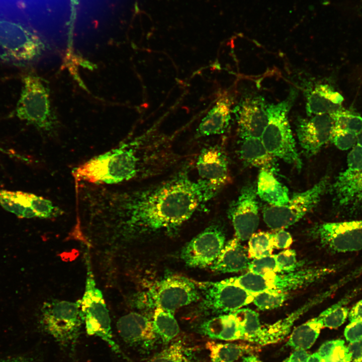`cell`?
Masks as SVG:
<instances>
[{
	"instance_id": "7bdbcfd3",
	"label": "cell",
	"mask_w": 362,
	"mask_h": 362,
	"mask_svg": "<svg viewBox=\"0 0 362 362\" xmlns=\"http://www.w3.org/2000/svg\"><path fill=\"white\" fill-rule=\"evenodd\" d=\"M347 348L351 355V362H362V338L350 342Z\"/></svg>"
},
{
	"instance_id": "7c38bea8",
	"label": "cell",
	"mask_w": 362,
	"mask_h": 362,
	"mask_svg": "<svg viewBox=\"0 0 362 362\" xmlns=\"http://www.w3.org/2000/svg\"><path fill=\"white\" fill-rule=\"evenodd\" d=\"M310 233L322 245L335 252L362 249V219L318 224Z\"/></svg>"
},
{
	"instance_id": "d6986e66",
	"label": "cell",
	"mask_w": 362,
	"mask_h": 362,
	"mask_svg": "<svg viewBox=\"0 0 362 362\" xmlns=\"http://www.w3.org/2000/svg\"><path fill=\"white\" fill-rule=\"evenodd\" d=\"M200 179L220 190L228 178V163L224 152L218 146L206 147L201 151L196 162Z\"/></svg>"
},
{
	"instance_id": "1f68e13d",
	"label": "cell",
	"mask_w": 362,
	"mask_h": 362,
	"mask_svg": "<svg viewBox=\"0 0 362 362\" xmlns=\"http://www.w3.org/2000/svg\"><path fill=\"white\" fill-rule=\"evenodd\" d=\"M345 301H339L322 312L318 317L324 327L337 328L345 322L348 317L349 310L344 306Z\"/></svg>"
},
{
	"instance_id": "d590c367",
	"label": "cell",
	"mask_w": 362,
	"mask_h": 362,
	"mask_svg": "<svg viewBox=\"0 0 362 362\" xmlns=\"http://www.w3.org/2000/svg\"><path fill=\"white\" fill-rule=\"evenodd\" d=\"M247 269L249 272L263 277L280 273L274 254L253 259Z\"/></svg>"
},
{
	"instance_id": "83f0119b",
	"label": "cell",
	"mask_w": 362,
	"mask_h": 362,
	"mask_svg": "<svg viewBox=\"0 0 362 362\" xmlns=\"http://www.w3.org/2000/svg\"><path fill=\"white\" fill-rule=\"evenodd\" d=\"M323 327L318 316L312 318L292 331L286 345L295 350H306L315 342Z\"/></svg>"
},
{
	"instance_id": "ab89813d",
	"label": "cell",
	"mask_w": 362,
	"mask_h": 362,
	"mask_svg": "<svg viewBox=\"0 0 362 362\" xmlns=\"http://www.w3.org/2000/svg\"><path fill=\"white\" fill-rule=\"evenodd\" d=\"M344 336L347 341L352 342L362 338V321L350 322L346 326Z\"/></svg>"
},
{
	"instance_id": "4316f807",
	"label": "cell",
	"mask_w": 362,
	"mask_h": 362,
	"mask_svg": "<svg viewBox=\"0 0 362 362\" xmlns=\"http://www.w3.org/2000/svg\"><path fill=\"white\" fill-rule=\"evenodd\" d=\"M211 362H234L244 354L252 353L258 347L243 343H220L208 341L205 344Z\"/></svg>"
},
{
	"instance_id": "8fae6325",
	"label": "cell",
	"mask_w": 362,
	"mask_h": 362,
	"mask_svg": "<svg viewBox=\"0 0 362 362\" xmlns=\"http://www.w3.org/2000/svg\"><path fill=\"white\" fill-rule=\"evenodd\" d=\"M202 293L201 308L213 313H228L252 303L254 295L242 288L227 282H204L197 283Z\"/></svg>"
},
{
	"instance_id": "5b68a950",
	"label": "cell",
	"mask_w": 362,
	"mask_h": 362,
	"mask_svg": "<svg viewBox=\"0 0 362 362\" xmlns=\"http://www.w3.org/2000/svg\"><path fill=\"white\" fill-rule=\"evenodd\" d=\"M22 80L23 87L16 107V116L40 130L53 131L56 121L47 82L32 72L23 75Z\"/></svg>"
},
{
	"instance_id": "d4e9b609",
	"label": "cell",
	"mask_w": 362,
	"mask_h": 362,
	"mask_svg": "<svg viewBox=\"0 0 362 362\" xmlns=\"http://www.w3.org/2000/svg\"><path fill=\"white\" fill-rule=\"evenodd\" d=\"M231 102L227 97L220 98L202 120L197 130L200 136H207L223 133L231 118Z\"/></svg>"
},
{
	"instance_id": "30bf717a",
	"label": "cell",
	"mask_w": 362,
	"mask_h": 362,
	"mask_svg": "<svg viewBox=\"0 0 362 362\" xmlns=\"http://www.w3.org/2000/svg\"><path fill=\"white\" fill-rule=\"evenodd\" d=\"M330 184V177L325 175L310 189L294 194L285 205L266 207L263 211L264 222L275 230L296 223L318 205Z\"/></svg>"
},
{
	"instance_id": "7402d4cb",
	"label": "cell",
	"mask_w": 362,
	"mask_h": 362,
	"mask_svg": "<svg viewBox=\"0 0 362 362\" xmlns=\"http://www.w3.org/2000/svg\"><path fill=\"white\" fill-rule=\"evenodd\" d=\"M200 330L212 339L229 341L243 339L241 326L235 311L205 321L201 324Z\"/></svg>"
},
{
	"instance_id": "7dc6e473",
	"label": "cell",
	"mask_w": 362,
	"mask_h": 362,
	"mask_svg": "<svg viewBox=\"0 0 362 362\" xmlns=\"http://www.w3.org/2000/svg\"><path fill=\"white\" fill-rule=\"evenodd\" d=\"M307 362H323V360L317 352H316L310 354Z\"/></svg>"
},
{
	"instance_id": "f35d334b",
	"label": "cell",
	"mask_w": 362,
	"mask_h": 362,
	"mask_svg": "<svg viewBox=\"0 0 362 362\" xmlns=\"http://www.w3.org/2000/svg\"><path fill=\"white\" fill-rule=\"evenodd\" d=\"M274 248L286 249L290 246L293 242L292 237L290 233L284 230L280 229L272 234Z\"/></svg>"
},
{
	"instance_id": "8d00e7d4",
	"label": "cell",
	"mask_w": 362,
	"mask_h": 362,
	"mask_svg": "<svg viewBox=\"0 0 362 362\" xmlns=\"http://www.w3.org/2000/svg\"><path fill=\"white\" fill-rule=\"evenodd\" d=\"M358 134L334 126L331 141L339 149L347 150L352 149L357 143Z\"/></svg>"
},
{
	"instance_id": "cb8c5ba5",
	"label": "cell",
	"mask_w": 362,
	"mask_h": 362,
	"mask_svg": "<svg viewBox=\"0 0 362 362\" xmlns=\"http://www.w3.org/2000/svg\"><path fill=\"white\" fill-rule=\"evenodd\" d=\"M239 154L241 160L246 164L273 173L278 172L276 158L268 152L260 138H242Z\"/></svg>"
},
{
	"instance_id": "c3c4849f",
	"label": "cell",
	"mask_w": 362,
	"mask_h": 362,
	"mask_svg": "<svg viewBox=\"0 0 362 362\" xmlns=\"http://www.w3.org/2000/svg\"><path fill=\"white\" fill-rule=\"evenodd\" d=\"M0 362H30L27 359L23 358H14L10 359L4 360L0 361Z\"/></svg>"
},
{
	"instance_id": "2e32d148",
	"label": "cell",
	"mask_w": 362,
	"mask_h": 362,
	"mask_svg": "<svg viewBox=\"0 0 362 362\" xmlns=\"http://www.w3.org/2000/svg\"><path fill=\"white\" fill-rule=\"evenodd\" d=\"M334 125V121L329 114L316 115L309 118L298 117L297 135L306 156L315 155L331 140Z\"/></svg>"
},
{
	"instance_id": "e0dca14e",
	"label": "cell",
	"mask_w": 362,
	"mask_h": 362,
	"mask_svg": "<svg viewBox=\"0 0 362 362\" xmlns=\"http://www.w3.org/2000/svg\"><path fill=\"white\" fill-rule=\"evenodd\" d=\"M267 106L261 96L246 98L235 109L242 138H260L268 122Z\"/></svg>"
},
{
	"instance_id": "5bb4252c",
	"label": "cell",
	"mask_w": 362,
	"mask_h": 362,
	"mask_svg": "<svg viewBox=\"0 0 362 362\" xmlns=\"http://www.w3.org/2000/svg\"><path fill=\"white\" fill-rule=\"evenodd\" d=\"M0 205L20 218L53 219L64 212L51 200L32 193L0 190Z\"/></svg>"
},
{
	"instance_id": "44dd1931",
	"label": "cell",
	"mask_w": 362,
	"mask_h": 362,
	"mask_svg": "<svg viewBox=\"0 0 362 362\" xmlns=\"http://www.w3.org/2000/svg\"><path fill=\"white\" fill-rule=\"evenodd\" d=\"M343 97L330 85L317 84L306 93V110L308 116L331 114L342 108Z\"/></svg>"
},
{
	"instance_id": "bcb514c9",
	"label": "cell",
	"mask_w": 362,
	"mask_h": 362,
	"mask_svg": "<svg viewBox=\"0 0 362 362\" xmlns=\"http://www.w3.org/2000/svg\"><path fill=\"white\" fill-rule=\"evenodd\" d=\"M242 362H261L258 357L254 354L250 353L242 357Z\"/></svg>"
},
{
	"instance_id": "ee69618b",
	"label": "cell",
	"mask_w": 362,
	"mask_h": 362,
	"mask_svg": "<svg viewBox=\"0 0 362 362\" xmlns=\"http://www.w3.org/2000/svg\"><path fill=\"white\" fill-rule=\"evenodd\" d=\"M310 354L305 350H295L283 362H307Z\"/></svg>"
},
{
	"instance_id": "9c48e42d",
	"label": "cell",
	"mask_w": 362,
	"mask_h": 362,
	"mask_svg": "<svg viewBox=\"0 0 362 362\" xmlns=\"http://www.w3.org/2000/svg\"><path fill=\"white\" fill-rule=\"evenodd\" d=\"M200 291L195 282L178 275H169L156 281L141 294V306L161 308L173 313L199 301Z\"/></svg>"
},
{
	"instance_id": "4dcf8cb0",
	"label": "cell",
	"mask_w": 362,
	"mask_h": 362,
	"mask_svg": "<svg viewBox=\"0 0 362 362\" xmlns=\"http://www.w3.org/2000/svg\"><path fill=\"white\" fill-rule=\"evenodd\" d=\"M235 312L241 326L242 340L251 343L262 326L258 314L248 308H242Z\"/></svg>"
},
{
	"instance_id": "f6af8a7d",
	"label": "cell",
	"mask_w": 362,
	"mask_h": 362,
	"mask_svg": "<svg viewBox=\"0 0 362 362\" xmlns=\"http://www.w3.org/2000/svg\"><path fill=\"white\" fill-rule=\"evenodd\" d=\"M348 318L350 322L362 321V299L349 310Z\"/></svg>"
},
{
	"instance_id": "60d3db41",
	"label": "cell",
	"mask_w": 362,
	"mask_h": 362,
	"mask_svg": "<svg viewBox=\"0 0 362 362\" xmlns=\"http://www.w3.org/2000/svg\"><path fill=\"white\" fill-rule=\"evenodd\" d=\"M324 362H351V355L344 345V341L337 347L332 355Z\"/></svg>"
},
{
	"instance_id": "484cf974",
	"label": "cell",
	"mask_w": 362,
	"mask_h": 362,
	"mask_svg": "<svg viewBox=\"0 0 362 362\" xmlns=\"http://www.w3.org/2000/svg\"><path fill=\"white\" fill-rule=\"evenodd\" d=\"M256 193L270 206H283L290 200L287 187L279 182L273 173L265 170L260 171Z\"/></svg>"
},
{
	"instance_id": "603a6c76",
	"label": "cell",
	"mask_w": 362,
	"mask_h": 362,
	"mask_svg": "<svg viewBox=\"0 0 362 362\" xmlns=\"http://www.w3.org/2000/svg\"><path fill=\"white\" fill-rule=\"evenodd\" d=\"M249 263L247 250L235 238L225 243L210 268L218 273H237L247 269Z\"/></svg>"
},
{
	"instance_id": "9a60e30c",
	"label": "cell",
	"mask_w": 362,
	"mask_h": 362,
	"mask_svg": "<svg viewBox=\"0 0 362 362\" xmlns=\"http://www.w3.org/2000/svg\"><path fill=\"white\" fill-rule=\"evenodd\" d=\"M257 193L251 184L244 186L237 199L230 205L229 218L231 220L236 238L240 241L249 239L259 224Z\"/></svg>"
},
{
	"instance_id": "681fc988",
	"label": "cell",
	"mask_w": 362,
	"mask_h": 362,
	"mask_svg": "<svg viewBox=\"0 0 362 362\" xmlns=\"http://www.w3.org/2000/svg\"><path fill=\"white\" fill-rule=\"evenodd\" d=\"M356 144L362 146V132L358 135Z\"/></svg>"
},
{
	"instance_id": "836d02e7",
	"label": "cell",
	"mask_w": 362,
	"mask_h": 362,
	"mask_svg": "<svg viewBox=\"0 0 362 362\" xmlns=\"http://www.w3.org/2000/svg\"><path fill=\"white\" fill-rule=\"evenodd\" d=\"M334 126L359 135L362 132V116L343 108L330 114Z\"/></svg>"
},
{
	"instance_id": "ba28073f",
	"label": "cell",
	"mask_w": 362,
	"mask_h": 362,
	"mask_svg": "<svg viewBox=\"0 0 362 362\" xmlns=\"http://www.w3.org/2000/svg\"><path fill=\"white\" fill-rule=\"evenodd\" d=\"M86 275L85 290L80 300L83 323L88 334L105 341L117 354L126 358L113 339L111 321L101 291L97 287L88 252L85 256Z\"/></svg>"
},
{
	"instance_id": "e575fe53",
	"label": "cell",
	"mask_w": 362,
	"mask_h": 362,
	"mask_svg": "<svg viewBox=\"0 0 362 362\" xmlns=\"http://www.w3.org/2000/svg\"><path fill=\"white\" fill-rule=\"evenodd\" d=\"M289 293L263 292L254 294L252 303L261 310H272L281 306L289 298Z\"/></svg>"
},
{
	"instance_id": "f1b7e54d",
	"label": "cell",
	"mask_w": 362,
	"mask_h": 362,
	"mask_svg": "<svg viewBox=\"0 0 362 362\" xmlns=\"http://www.w3.org/2000/svg\"><path fill=\"white\" fill-rule=\"evenodd\" d=\"M152 322L157 336L164 343L170 342L179 333L178 324L172 312L156 308Z\"/></svg>"
},
{
	"instance_id": "277c9868",
	"label": "cell",
	"mask_w": 362,
	"mask_h": 362,
	"mask_svg": "<svg viewBox=\"0 0 362 362\" xmlns=\"http://www.w3.org/2000/svg\"><path fill=\"white\" fill-rule=\"evenodd\" d=\"M334 266L312 267L263 277L248 272L244 275L225 279L252 294L263 292L287 293L319 282L334 272Z\"/></svg>"
},
{
	"instance_id": "8992f818",
	"label": "cell",
	"mask_w": 362,
	"mask_h": 362,
	"mask_svg": "<svg viewBox=\"0 0 362 362\" xmlns=\"http://www.w3.org/2000/svg\"><path fill=\"white\" fill-rule=\"evenodd\" d=\"M334 208L348 216L362 214V146L356 144L349 152L346 166L329 185Z\"/></svg>"
},
{
	"instance_id": "ac0fdd59",
	"label": "cell",
	"mask_w": 362,
	"mask_h": 362,
	"mask_svg": "<svg viewBox=\"0 0 362 362\" xmlns=\"http://www.w3.org/2000/svg\"><path fill=\"white\" fill-rule=\"evenodd\" d=\"M117 328L122 339L132 346L148 347L153 344L158 337L152 320L135 312L120 317L117 321Z\"/></svg>"
},
{
	"instance_id": "4fadbf2b",
	"label": "cell",
	"mask_w": 362,
	"mask_h": 362,
	"mask_svg": "<svg viewBox=\"0 0 362 362\" xmlns=\"http://www.w3.org/2000/svg\"><path fill=\"white\" fill-rule=\"evenodd\" d=\"M225 239L220 227L210 226L185 246L180 257L190 267L205 268L211 266L223 248Z\"/></svg>"
},
{
	"instance_id": "6da1fadb",
	"label": "cell",
	"mask_w": 362,
	"mask_h": 362,
	"mask_svg": "<svg viewBox=\"0 0 362 362\" xmlns=\"http://www.w3.org/2000/svg\"><path fill=\"white\" fill-rule=\"evenodd\" d=\"M219 190L185 170L158 185L120 190L82 183L77 191L80 213L124 237L177 232Z\"/></svg>"
},
{
	"instance_id": "3957f363",
	"label": "cell",
	"mask_w": 362,
	"mask_h": 362,
	"mask_svg": "<svg viewBox=\"0 0 362 362\" xmlns=\"http://www.w3.org/2000/svg\"><path fill=\"white\" fill-rule=\"evenodd\" d=\"M297 96V91L292 89L285 100L267 105L268 122L260 139L270 154L301 170L302 161L288 119L289 112Z\"/></svg>"
},
{
	"instance_id": "b9f144b4",
	"label": "cell",
	"mask_w": 362,
	"mask_h": 362,
	"mask_svg": "<svg viewBox=\"0 0 362 362\" xmlns=\"http://www.w3.org/2000/svg\"><path fill=\"white\" fill-rule=\"evenodd\" d=\"M344 340L341 339L332 340L326 341L321 345L317 353L321 356L323 362L332 355L337 347Z\"/></svg>"
},
{
	"instance_id": "74e56055",
	"label": "cell",
	"mask_w": 362,
	"mask_h": 362,
	"mask_svg": "<svg viewBox=\"0 0 362 362\" xmlns=\"http://www.w3.org/2000/svg\"><path fill=\"white\" fill-rule=\"evenodd\" d=\"M280 273H290L298 269L299 263L294 249H286L274 254Z\"/></svg>"
},
{
	"instance_id": "52a82bcc",
	"label": "cell",
	"mask_w": 362,
	"mask_h": 362,
	"mask_svg": "<svg viewBox=\"0 0 362 362\" xmlns=\"http://www.w3.org/2000/svg\"><path fill=\"white\" fill-rule=\"evenodd\" d=\"M40 322L43 329L61 345L73 348L83 323L80 300L53 299L44 303Z\"/></svg>"
},
{
	"instance_id": "7a4b0ae2",
	"label": "cell",
	"mask_w": 362,
	"mask_h": 362,
	"mask_svg": "<svg viewBox=\"0 0 362 362\" xmlns=\"http://www.w3.org/2000/svg\"><path fill=\"white\" fill-rule=\"evenodd\" d=\"M135 142L123 143L77 166L72 175L77 182L107 186L132 180L141 168Z\"/></svg>"
},
{
	"instance_id": "ffe728a7",
	"label": "cell",
	"mask_w": 362,
	"mask_h": 362,
	"mask_svg": "<svg viewBox=\"0 0 362 362\" xmlns=\"http://www.w3.org/2000/svg\"><path fill=\"white\" fill-rule=\"evenodd\" d=\"M327 294L326 292L309 300L284 318L272 324L262 325L251 343L257 346H264L283 340L289 334L295 322L309 309L321 302Z\"/></svg>"
},
{
	"instance_id": "d6a6232c",
	"label": "cell",
	"mask_w": 362,
	"mask_h": 362,
	"mask_svg": "<svg viewBox=\"0 0 362 362\" xmlns=\"http://www.w3.org/2000/svg\"><path fill=\"white\" fill-rule=\"evenodd\" d=\"M147 362H190L187 351L181 340L172 342Z\"/></svg>"
},
{
	"instance_id": "f546056e",
	"label": "cell",
	"mask_w": 362,
	"mask_h": 362,
	"mask_svg": "<svg viewBox=\"0 0 362 362\" xmlns=\"http://www.w3.org/2000/svg\"><path fill=\"white\" fill-rule=\"evenodd\" d=\"M247 253L249 258H258L272 254L274 248L272 234L254 233L249 238Z\"/></svg>"
}]
</instances>
